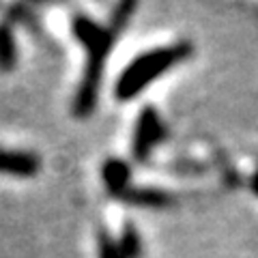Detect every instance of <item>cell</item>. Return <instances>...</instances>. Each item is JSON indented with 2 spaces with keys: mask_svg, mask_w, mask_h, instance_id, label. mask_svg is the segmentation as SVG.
<instances>
[{
  "mask_svg": "<svg viewBox=\"0 0 258 258\" xmlns=\"http://www.w3.org/2000/svg\"><path fill=\"white\" fill-rule=\"evenodd\" d=\"M129 164L123 159H108L106 164L101 168V176H103V183H106V187L110 189V194H114L118 196L120 191L127 189V183H129Z\"/></svg>",
  "mask_w": 258,
  "mask_h": 258,
  "instance_id": "cell-6",
  "label": "cell"
},
{
  "mask_svg": "<svg viewBox=\"0 0 258 258\" xmlns=\"http://www.w3.org/2000/svg\"><path fill=\"white\" fill-rule=\"evenodd\" d=\"M252 189H254V194H258V172H254V176H252Z\"/></svg>",
  "mask_w": 258,
  "mask_h": 258,
  "instance_id": "cell-11",
  "label": "cell"
},
{
  "mask_svg": "<svg viewBox=\"0 0 258 258\" xmlns=\"http://www.w3.org/2000/svg\"><path fill=\"white\" fill-rule=\"evenodd\" d=\"M41 168V159L30 151L0 149V172L13 176H35Z\"/></svg>",
  "mask_w": 258,
  "mask_h": 258,
  "instance_id": "cell-4",
  "label": "cell"
},
{
  "mask_svg": "<svg viewBox=\"0 0 258 258\" xmlns=\"http://www.w3.org/2000/svg\"><path fill=\"white\" fill-rule=\"evenodd\" d=\"M97 249H99V258H123L120 256L118 243L110 237V232L103 228L97 232Z\"/></svg>",
  "mask_w": 258,
  "mask_h": 258,
  "instance_id": "cell-9",
  "label": "cell"
},
{
  "mask_svg": "<svg viewBox=\"0 0 258 258\" xmlns=\"http://www.w3.org/2000/svg\"><path fill=\"white\" fill-rule=\"evenodd\" d=\"M18 62V45L11 24L0 22V71H11Z\"/></svg>",
  "mask_w": 258,
  "mask_h": 258,
  "instance_id": "cell-7",
  "label": "cell"
},
{
  "mask_svg": "<svg viewBox=\"0 0 258 258\" xmlns=\"http://www.w3.org/2000/svg\"><path fill=\"white\" fill-rule=\"evenodd\" d=\"M120 200L136 207H149V209H161L170 205V194L157 187H127L125 191L118 194Z\"/></svg>",
  "mask_w": 258,
  "mask_h": 258,
  "instance_id": "cell-5",
  "label": "cell"
},
{
  "mask_svg": "<svg viewBox=\"0 0 258 258\" xmlns=\"http://www.w3.org/2000/svg\"><path fill=\"white\" fill-rule=\"evenodd\" d=\"M134 9H136V3H120L114 9V15H112V26L110 28L114 32H118L127 24V18L132 15Z\"/></svg>",
  "mask_w": 258,
  "mask_h": 258,
  "instance_id": "cell-10",
  "label": "cell"
},
{
  "mask_svg": "<svg viewBox=\"0 0 258 258\" xmlns=\"http://www.w3.org/2000/svg\"><path fill=\"white\" fill-rule=\"evenodd\" d=\"M164 138V125H161V118L157 114L155 108H144L138 116V123H136V134H134V157L138 161H144L149 157L151 149Z\"/></svg>",
  "mask_w": 258,
  "mask_h": 258,
  "instance_id": "cell-3",
  "label": "cell"
},
{
  "mask_svg": "<svg viewBox=\"0 0 258 258\" xmlns=\"http://www.w3.org/2000/svg\"><path fill=\"white\" fill-rule=\"evenodd\" d=\"M118 249H120V256L123 258H140L142 254V239H140V232L136 230V226L132 222H127L123 226V232H120V239L116 241Z\"/></svg>",
  "mask_w": 258,
  "mask_h": 258,
  "instance_id": "cell-8",
  "label": "cell"
},
{
  "mask_svg": "<svg viewBox=\"0 0 258 258\" xmlns=\"http://www.w3.org/2000/svg\"><path fill=\"white\" fill-rule=\"evenodd\" d=\"M189 54H191V43L179 41L174 45L157 47V50H149L140 56H136V58L127 64V69L120 74V78L116 80V88H114L116 99H120V101L134 99L153 80L164 76L174 64L183 62Z\"/></svg>",
  "mask_w": 258,
  "mask_h": 258,
  "instance_id": "cell-2",
  "label": "cell"
},
{
  "mask_svg": "<svg viewBox=\"0 0 258 258\" xmlns=\"http://www.w3.org/2000/svg\"><path fill=\"white\" fill-rule=\"evenodd\" d=\"M74 26V35L86 50V69L82 76V82L76 93L74 112L78 116H88L95 110L97 103V91H99V82L103 76V64H106L108 52L112 43H114L116 32L112 28L99 26L95 20H91L84 13L74 15L71 20Z\"/></svg>",
  "mask_w": 258,
  "mask_h": 258,
  "instance_id": "cell-1",
  "label": "cell"
}]
</instances>
